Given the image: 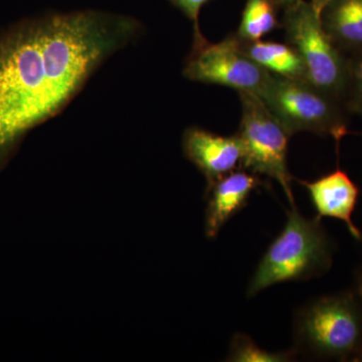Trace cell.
<instances>
[{"instance_id":"obj_14","label":"cell","mask_w":362,"mask_h":362,"mask_svg":"<svg viewBox=\"0 0 362 362\" xmlns=\"http://www.w3.org/2000/svg\"><path fill=\"white\" fill-rule=\"evenodd\" d=\"M296 349L290 351L273 352L261 349L251 337L247 335H233L230 341L228 361L233 362H287L296 358Z\"/></svg>"},{"instance_id":"obj_4","label":"cell","mask_w":362,"mask_h":362,"mask_svg":"<svg viewBox=\"0 0 362 362\" xmlns=\"http://www.w3.org/2000/svg\"><path fill=\"white\" fill-rule=\"evenodd\" d=\"M284 9L282 26L286 40L301 57L307 80L343 103L349 80V57L325 32L310 1L298 0Z\"/></svg>"},{"instance_id":"obj_7","label":"cell","mask_w":362,"mask_h":362,"mask_svg":"<svg viewBox=\"0 0 362 362\" xmlns=\"http://www.w3.org/2000/svg\"><path fill=\"white\" fill-rule=\"evenodd\" d=\"M271 75L243 52L235 33L216 44L206 40L192 45L183 68V76L192 82L223 86L238 93H252L258 96Z\"/></svg>"},{"instance_id":"obj_12","label":"cell","mask_w":362,"mask_h":362,"mask_svg":"<svg viewBox=\"0 0 362 362\" xmlns=\"http://www.w3.org/2000/svg\"><path fill=\"white\" fill-rule=\"evenodd\" d=\"M240 42L243 52L272 75L308 81L303 61L292 45L262 40Z\"/></svg>"},{"instance_id":"obj_8","label":"cell","mask_w":362,"mask_h":362,"mask_svg":"<svg viewBox=\"0 0 362 362\" xmlns=\"http://www.w3.org/2000/svg\"><path fill=\"white\" fill-rule=\"evenodd\" d=\"M182 148L188 160L204 175L207 185L242 166L243 147L237 134L221 136L190 127L183 133Z\"/></svg>"},{"instance_id":"obj_9","label":"cell","mask_w":362,"mask_h":362,"mask_svg":"<svg viewBox=\"0 0 362 362\" xmlns=\"http://www.w3.org/2000/svg\"><path fill=\"white\" fill-rule=\"evenodd\" d=\"M262 185L257 175L243 168L207 185L206 237L214 239L223 226L247 206L252 192Z\"/></svg>"},{"instance_id":"obj_20","label":"cell","mask_w":362,"mask_h":362,"mask_svg":"<svg viewBox=\"0 0 362 362\" xmlns=\"http://www.w3.org/2000/svg\"><path fill=\"white\" fill-rule=\"evenodd\" d=\"M354 361L362 362V347H361V349L359 350L358 354H356V356L354 357Z\"/></svg>"},{"instance_id":"obj_19","label":"cell","mask_w":362,"mask_h":362,"mask_svg":"<svg viewBox=\"0 0 362 362\" xmlns=\"http://www.w3.org/2000/svg\"><path fill=\"white\" fill-rule=\"evenodd\" d=\"M357 294L362 298V268L359 271L358 279H357Z\"/></svg>"},{"instance_id":"obj_11","label":"cell","mask_w":362,"mask_h":362,"mask_svg":"<svg viewBox=\"0 0 362 362\" xmlns=\"http://www.w3.org/2000/svg\"><path fill=\"white\" fill-rule=\"evenodd\" d=\"M320 21L340 51H361L362 0H331L321 11Z\"/></svg>"},{"instance_id":"obj_17","label":"cell","mask_w":362,"mask_h":362,"mask_svg":"<svg viewBox=\"0 0 362 362\" xmlns=\"http://www.w3.org/2000/svg\"><path fill=\"white\" fill-rule=\"evenodd\" d=\"M330 1L331 0H310L312 6H313L314 9H315L319 16H320V13L324 7L327 6Z\"/></svg>"},{"instance_id":"obj_13","label":"cell","mask_w":362,"mask_h":362,"mask_svg":"<svg viewBox=\"0 0 362 362\" xmlns=\"http://www.w3.org/2000/svg\"><path fill=\"white\" fill-rule=\"evenodd\" d=\"M272 0H247L237 37L243 42H255L279 26L277 9Z\"/></svg>"},{"instance_id":"obj_10","label":"cell","mask_w":362,"mask_h":362,"mask_svg":"<svg viewBox=\"0 0 362 362\" xmlns=\"http://www.w3.org/2000/svg\"><path fill=\"white\" fill-rule=\"evenodd\" d=\"M308 192L317 218H332L343 221L354 239L362 240L352 214L358 202L359 188L345 171L337 170L313 181L300 180Z\"/></svg>"},{"instance_id":"obj_16","label":"cell","mask_w":362,"mask_h":362,"mask_svg":"<svg viewBox=\"0 0 362 362\" xmlns=\"http://www.w3.org/2000/svg\"><path fill=\"white\" fill-rule=\"evenodd\" d=\"M176 8L192 21L194 25V42L192 45H199L206 40L199 28V13L202 7L209 4L211 0H168Z\"/></svg>"},{"instance_id":"obj_3","label":"cell","mask_w":362,"mask_h":362,"mask_svg":"<svg viewBox=\"0 0 362 362\" xmlns=\"http://www.w3.org/2000/svg\"><path fill=\"white\" fill-rule=\"evenodd\" d=\"M294 337L296 350L354 361L362 347V298L346 292L307 304L295 317Z\"/></svg>"},{"instance_id":"obj_2","label":"cell","mask_w":362,"mask_h":362,"mask_svg":"<svg viewBox=\"0 0 362 362\" xmlns=\"http://www.w3.org/2000/svg\"><path fill=\"white\" fill-rule=\"evenodd\" d=\"M282 233L262 258L247 287L249 297L280 283L322 275L332 263V246L320 218H305L291 206Z\"/></svg>"},{"instance_id":"obj_1","label":"cell","mask_w":362,"mask_h":362,"mask_svg":"<svg viewBox=\"0 0 362 362\" xmlns=\"http://www.w3.org/2000/svg\"><path fill=\"white\" fill-rule=\"evenodd\" d=\"M133 18L101 11L26 21L0 39V161L59 113L113 52L134 40Z\"/></svg>"},{"instance_id":"obj_15","label":"cell","mask_w":362,"mask_h":362,"mask_svg":"<svg viewBox=\"0 0 362 362\" xmlns=\"http://www.w3.org/2000/svg\"><path fill=\"white\" fill-rule=\"evenodd\" d=\"M343 104L350 113L362 116V49L349 57V80Z\"/></svg>"},{"instance_id":"obj_18","label":"cell","mask_w":362,"mask_h":362,"mask_svg":"<svg viewBox=\"0 0 362 362\" xmlns=\"http://www.w3.org/2000/svg\"><path fill=\"white\" fill-rule=\"evenodd\" d=\"M274 4H276L280 8V7H283V8H286V7L291 6V4H295V2L298 1V0H272Z\"/></svg>"},{"instance_id":"obj_5","label":"cell","mask_w":362,"mask_h":362,"mask_svg":"<svg viewBox=\"0 0 362 362\" xmlns=\"http://www.w3.org/2000/svg\"><path fill=\"white\" fill-rule=\"evenodd\" d=\"M259 97L291 136L298 132L331 136L338 144L347 134L342 103L308 81L271 75Z\"/></svg>"},{"instance_id":"obj_6","label":"cell","mask_w":362,"mask_h":362,"mask_svg":"<svg viewBox=\"0 0 362 362\" xmlns=\"http://www.w3.org/2000/svg\"><path fill=\"white\" fill-rule=\"evenodd\" d=\"M239 96L242 118L237 135L243 147L240 168L277 181L291 206H295L287 162L291 135L258 95L242 92Z\"/></svg>"}]
</instances>
